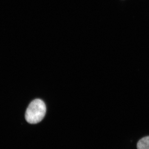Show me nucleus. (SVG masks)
<instances>
[{
  "label": "nucleus",
  "mask_w": 149,
  "mask_h": 149,
  "mask_svg": "<svg viewBox=\"0 0 149 149\" xmlns=\"http://www.w3.org/2000/svg\"><path fill=\"white\" fill-rule=\"evenodd\" d=\"M46 112L45 104L42 100L32 101L27 107L25 113L26 121L30 124H36L42 121Z\"/></svg>",
  "instance_id": "nucleus-1"
},
{
  "label": "nucleus",
  "mask_w": 149,
  "mask_h": 149,
  "mask_svg": "<svg viewBox=\"0 0 149 149\" xmlns=\"http://www.w3.org/2000/svg\"><path fill=\"white\" fill-rule=\"evenodd\" d=\"M138 149H149V136L141 139L137 143Z\"/></svg>",
  "instance_id": "nucleus-2"
}]
</instances>
